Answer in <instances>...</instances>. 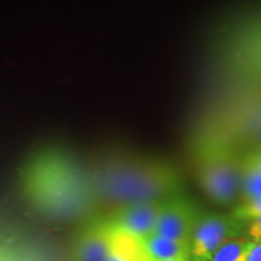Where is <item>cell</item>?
<instances>
[{"label":"cell","instance_id":"6da1fadb","mask_svg":"<svg viewBox=\"0 0 261 261\" xmlns=\"http://www.w3.org/2000/svg\"><path fill=\"white\" fill-rule=\"evenodd\" d=\"M99 188L108 201L125 207L179 194L181 178L177 169L165 162H126L108 169Z\"/></svg>","mask_w":261,"mask_h":261},{"label":"cell","instance_id":"7a4b0ae2","mask_svg":"<svg viewBox=\"0 0 261 261\" xmlns=\"http://www.w3.org/2000/svg\"><path fill=\"white\" fill-rule=\"evenodd\" d=\"M196 177L208 197L220 205L241 201V150L232 143L211 140L195 155Z\"/></svg>","mask_w":261,"mask_h":261},{"label":"cell","instance_id":"3957f363","mask_svg":"<svg viewBox=\"0 0 261 261\" xmlns=\"http://www.w3.org/2000/svg\"><path fill=\"white\" fill-rule=\"evenodd\" d=\"M244 225L232 214L202 213L190 240L191 260L208 261L225 241L240 237L244 231Z\"/></svg>","mask_w":261,"mask_h":261},{"label":"cell","instance_id":"277c9868","mask_svg":"<svg viewBox=\"0 0 261 261\" xmlns=\"http://www.w3.org/2000/svg\"><path fill=\"white\" fill-rule=\"evenodd\" d=\"M201 214L191 198L181 192L173 195L163 201L152 234L190 242L195 225Z\"/></svg>","mask_w":261,"mask_h":261},{"label":"cell","instance_id":"5b68a950","mask_svg":"<svg viewBox=\"0 0 261 261\" xmlns=\"http://www.w3.org/2000/svg\"><path fill=\"white\" fill-rule=\"evenodd\" d=\"M163 201L165 200L125 205L114 214L108 224L115 230L138 240H145L154 233Z\"/></svg>","mask_w":261,"mask_h":261},{"label":"cell","instance_id":"8992f818","mask_svg":"<svg viewBox=\"0 0 261 261\" xmlns=\"http://www.w3.org/2000/svg\"><path fill=\"white\" fill-rule=\"evenodd\" d=\"M110 250L109 225H98L87 230L77 241L74 261H107Z\"/></svg>","mask_w":261,"mask_h":261},{"label":"cell","instance_id":"52a82bcc","mask_svg":"<svg viewBox=\"0 0 261 261\" xmlns=\"http://www.w3.org/2000/svg\"><path fill=\"white\" fill-rule=\"evenodd\" d=\"M143 248L149 261H192L191 244L188 241L171 240L151 234L143 240Z\"/></svg>","mask_w":261,"mask_h":261},{"label":"cell","instance_id":"ba28073f","mask_svg":"<svg viewBox=\"0 0 261 261\" xmlns=\"http://www.w3.org/2000/svg\"><path fill=\"white\" fill-rule=\"evenodd\" d=\"M261 197V148L241 150V201Z\"/></svg>","mask_w":261,"mask_h":261},{"label":"cell","instance_id":"9c48e42d","mask_svg":"<svg viewBox=\"0 0 261 261\" xmlns=\"http://www.w3.org/2000/svg\"><path fill=\"white\" fill-rule=\"evenodd\" d=\"M253 241L243 237H234L225 241L208 261H246Z\"/></svg>","mask_w":261,"mask_h":261},{"label":"cell","instance_id":"30bf717a","mask_svg":"<svg viewBox=\"0 0 261 261\" xmlns=\"http://www.w3.org/2000/svg\"><path fill=\"white\" fill-rule=\"evenodd\" d=\"M231 214L243 224L257 219L261 217V197L240 201Z\"/></svg>","mask_w":261,"mask_h":261},{"label":"cell","instance_id":"8fae6325","mask_svg":"<svg viewBox=\"0 0 261 261\" xmlns=\"http://www.w3.org/2000/svg\"><path fill=\"white\" fill-rule=\"evenodd\" d=\"M247 231L250 237V241H253V242L261 241V217L250 221L247 227Z\"/></svg>","mask_w":261,"mask_h":261},{"label":"cell","instance_id":"7c38bea8","mask_svg":"<svg viewBox=\"0 0 261 261\" xmlns=\"http://www.w3.org/2000/svg\"><path fill=\"white\" fill-rule=\"evenodd\" d=\"M246 261H261V241L252 242L247 254Z\"/></svg>","mask_w":261,"mask_h":261},{"label":"cell","instance_id":"4fadbf2b","mask_svg":"<svg viewBox=\"0 0 261 261\" xmlns=\"http://www.w3.org/2000/svg\"><path fill=\"white\" fill-rule=\"evenodd\" d=\"M112 246V244H110ZM107 261H138L136 259H133V257L130 256H127L125 254H121L119 252H115V250H110V255L108 257Z\"/></svg>","mask_w":261,"mask_h":261},{"label":"cell","instance_id":"5bb4252c","mask_svg":"<svg viewBox=\"0 0 261 261\" xmlns=\"http://www.w3.org/2000/svg\"><path fill=\"white\" fill-rule=\"evenodd\" d=\"M169 261H177V260H169Z\"/></svg>","mask_w":261,"mask_h":261}]
</instances>
